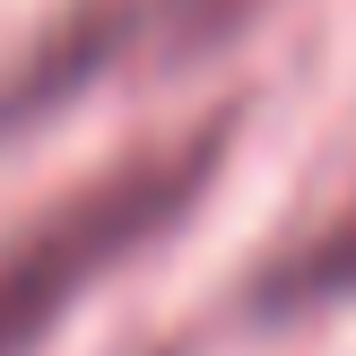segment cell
<instances>
[{
  "label": "cell",
  "mask_w": 356,
  "mask_h": 356,
  "mask_svg": "<svg viewBox=\"0 0 356 356\" xmlns=\"http://www.w3.org/2000/svg\"><path fill=\"white\" fill-rule=\"evenodd\" d=\"M226 139H235V122H200L165 148H139L122 165L87 174L70 200H52L35 226H17L0 243V356H35L96 278L131 270L156 235H174L200 209V191L218 183Z\"/></svg>",
  "instance_id": "obj_1"
},
{
  "label": "cell",
  "mask_w": 356,
  "mask_h": 356,
  "mask_svg": "<svg viewBox=\"0 0 356 356\" xmlns=\"http://www.w3.org/2000/svg\"><path fill=\"white\" fill-rule=\"evenodd\" d=\"M122 61H139V0H70L52 26H35V44L0 70V139L44 131L96 79H113Z\"/></svg>",
  "instance_id": "obj_2"
},
{
  "label": "cell",
  "mask_w": 356,
  "mask_h": 356,
  "mask_svg": "<svg viewBox=\"0 0 356 356\" xmlns=\"http://www.w3.org/2000/svg\"><path fill=\"white\" fill-rule=\"evenodd\" d=\"M270 0H139V61L148 70H191L226 52Z\"/></svg>",
  "instance_id": "obj_3"
},
{
  "label": "cell",
  "mask_w": 356,
  "mask_h": 356,
  "mask_svg": "<svg viewBox=\"0 0 356 356\" xmlns=\"http://www.w3.org/2000/svg\"><path fill=\"white\" fill-rule=\"evenodd\" d=\"M339 296H356V209L330 235L296 243V252L261 278V313H313V305H339Z\"/></svg>",
  "instance_id": "obj_4"
}]
</instances>
